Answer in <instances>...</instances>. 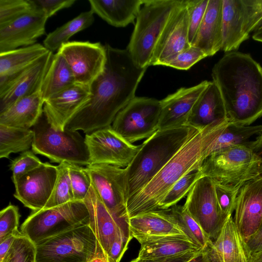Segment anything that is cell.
Returning a JSON list of instances; mask_svg holds the SVG:
<instances>
[{"instance_id": "cell-15", "label": "cell", "mask_w": 262, "mask_h": 262, "mask_svg": "<svg viewBox=\"0 0 262 262\" xmlns=\"http://www.w3.org/2000/svg\"><path fill=\"white\" fill-rule=\"evenodd\" d=\"M57 52L67 60L78 84L89 85L102 72L106 63L105 46L100 42L69 41Z\"/></svg>"}, {"instance_id": "cell-18", "label": "cell", "mask_w": 262, "mask_h": 262, "mask_svg": "<svg viewBox=\"0 0 262 262\" xmlns=\"http://www.w3.org/2000/svg\"><path fill=\"white\" fill-rule=\"evenodd\" d=\"M234 211L233 221L245 244L262 225V175L241 187Z\"/></svg>"}, {"instance_id": "cell-47", "label": "cell", "mask_w": 262, "mask_h": 262, "mask_svg": "<svg viewBox=\"0 0 262 262\" xmlns=\"http://www.w3.org/2000/svg\"><path fill=\"white\" fill-rule=\"evenodd\" d=\"M207 57L206 54L201 49L191 46L180 53L166 67L180 70H188L196 62Z\"/></svg>"}, {"instance_id": "cell-44", "label": "cell", "mask_w": 262, "mask_h": 262, "mask_svg": "<svg viewBox=\"0 0 262 262\" xmlns=\"http://www.w3.org/2000/svg\"><path fill=\"white\" fill-rule=\"evenodd\" d=\"M133 238L127 223H120L115 239L107 254L110 262H120Z\"/></svg>"}, {"instance_id": "cell-33", "label": "cell", "mask_w": 262, "mask_h": 262, "mask_svg": "<svg viewBox=\"0 0 262 262\" xmlns=\"http://www.w3.org/2000/svg\"><path fill=\"white\" fill-rule=\"evenodd\" d=\"M94 20V13L92 10L81 12L48 34L43 40V46L52 52L58 50L63 44L69 41L73 35L91 26Z\"/></svg>"}, {"instance_id": "cell-30", "label": "cell", "mask_w": 262, "mask_h": 262, "mask_svg": "<svg viewBox=\"0 0 262 262\" xmlns=\"http://www.w3.org/2000/svg\"><path fill=\"white\" fill-rule=\"evenodd\" d=\"M91 10L110 25L124 27L134 23L143 0H89Z\"/></svg>"}, {"instance_id": "cell-20", "label": "cell", "mask_w": 262, "mask_h": 262, "mask_svg": "<svg viewBox=\"0 0 262 262\" xmlns=\"http://www.w3.org/2000/svg\"><path fill=\"white\" fill-rule=\"evenodd\" d=\"M90 95L89 85L76 83L45 100L43 113L54 129L63 131Z\"/></svg>"}, {"instance_id": "cell-7", "label": "cell", "mask_w": 262, "mask_h": 262, "mask_svg": "<svg viewBox=\"0 0 262 262\" xmlns=\"http://www.w3.org/2000/svg\"><path fill=\"white\" fill-rule=\"evenodd\" d=\"M33 131L32 149L34 153L59 164L66 162L79 165L90 164L85 138L78 130L66 128L63 131L55 130L43 113L33 126Z\"/></svg>"}, {"instance_id": "cell-31", "label": "cell", "mask_w": 262, "mask_h": 262, "mask_svg": "<svg viewBox=\"0 0 262 262\" xmlns=\"http://www.w3.org/2000/svg\"><path fill=\"white\" fill-rule=\"evenodd\" d=\"M212 247L219 262H248L244 244L232 215L226 219Z\"/></svg>"}, {"instance_id": "cell-34", "label": "cell", "mask_w": 262, "mask_h": 262, "mask_svg": "<svg viewBox=\"0 0 262 262\" xmlns=\"http://www.w3.org/2000/svg\"><path fill=\"white\" fill-rule=\"evenodd\" d=\"M33 129L0 124V158H8L12 153L24 152L32 148Z\"/></svg>"}, {"instance_id": "cell-56", "label": "cell", "mask_w": 262, "mask_h": 262, "mask_svg": "<svg viewBox=\"0 0 262 262\" xmlns=\"http://www.w3.org/2000/svg\"><path fill=\"white\" fill-rule=\"evenodd\" d=\"M262 29V20H261V21L259 23V24L258 25L257 27H256L255 30H258V29Z\"/></svg>"}, {"instance_id": "cell-46", "label": "cell", "mask_w": 262, "mask_h": 262, "mask_svg": "<svg viewBox=\"0 0 262 262\" xmlns=\"http://www.w3.org/2000/svg\"><path fill=\"white\" fill-rule=\"evenodd\" d=\"M20 214L17 206L10 204L0 212V242L13 234H18Z\"/></svg>"}, {"instance_id": "cell-36", "label": "cell", "mask_w": 262, "mask_h": 262, "mask_svg": "<svg viewBox=\"0 0 262 262\" xmlns=\"http://www.w3.org/2000/svg\"><path fill=\"white\" fill-rule=\"evenodd\" d=\"M171 210L179 226L193 243L204 248L213 243L183 206L175 205Z\"/></svg>"}, {"instance_id": "cell-38", "label": "cell", "mask_w": 262, "mask_h": 262, "mask_svg": "<svg viewBox=\"0 0 262 262\" xmlns=\"http://www.w3.org/2000/svg\"><path fill=\"white\" fill-rule=\"evenodd\" d=\"M202 174L200 168L193 170L180 179L168 192L159 205V209H167L177 204L186 195Z\"/></svg>"}, {"instance_id": "cell-48", "label": "cell", "mask_w": 262, "mask_h": 262, "mask_svg": "<svg viewBox=\"0 0 262 262\" xmlns=\"http://www.w3.org/2000/svg\"><path fill=\"white\" fill-rule=\"evenodd\" d=\"M36 6L42 10L48 18L58 11L71 7L76 0H33Z\"/></svg>"}, {"instance_id": "cell-17", "label": "cell", "mask_w": 262, "mask_h": 262, "mask_svg": "<svg viewBox=\"0 0 262 262\" xmlns=\"http://www.w3.org/2000/svg\"><path fill=\"white\" fill-rule=\"evenodd\" d=\"M57 175V166L42 163L14 184V196L33 211L40 210L52 194Z\"/></svg>"}, {"instance_id": "cell-5", "label": "cell", "mask_w": 262, "mask_h": 262, "mask_svg": "<svg viewBox=\"0 0 262 262\" xmlns=\"http://www.w3.org/2000/svg\"><path fill=\"white\" fill-rule=\"evenodd\" d=\"M228 147L212 152L200 168L202 177L233 188L262 175V159L249 145Z\"/></svg>"}, {"instance_id": "cell-21", "label": "cell", "mask_w": 262, "mask_h": 262, "mask_svg": "<svg viewBox=\"0 0 262 262\" xmlns=\"http://www.w3.org/2000/svg\"><path fill=\"white\" fill-rule=\"evenodd\" d=\"M209 82L205 80L191 87L181 88L160 100L159 129L186 125L196 101Z\"/></svg>"}, {"instance_id": "cell-39", "label": "cell", "mask_w": 262, "mask_h": 262, "mask_svg": "<svg viewBox=\"0 0 262 262\" xmlns=\"http://www.w3.org/2000/svg\"><path fill=\"white\" fill-rule=\"evenodd\" d=\"M1 262H36V246L22 233L17 235Z\"/></svg>"}, {"instance_id": "cell-11", "label": "cell", "mask_w": 262, "mask_h": 262, "mask_svg": "<svg viewBox=\"0 0 262 262\" xmlns=\"http://www.w3.org/2000/svg\"><path fill=\"white\" fill-rule=\"evenodd\" d=\"M84 168L91 184L108 210L117 219L127 222L126 168L107 164H89Z\"/></svg>"}, {"instance_id": "cell-13", "label": "cell", "mask_w": 262, "mask_h": 262, "mask_svg": "<svg viewBox=\"0 0 262 262\" xmlns=\"http://www.w3.org/2000/svg\"><path fill=\"white\" fill-rule=\"evenodd\" d=\"M183 207L213 242L225 223L213 180L208 177L198 180L187 195Z\"/></svg>"}, {"instance_id": "cell-29", "label": "cell", "mask_w": 262, "mask_h": 262, "mask_svg": "<svg viewBox=\"0 0 262 262\" xmlns=\"http://www.w3.org/2000/svg\"><path fill=\"white\" fill-rule=\"evenodd\" d=\"M44 102L40 91L18 100L0 114V124L30 129L43 114Z\"/></svg>"}, {"instance_id": "cell-22", "label": "cell", "mask_w": 262, "mask_h": 262, "mask_svg": "<svg viewBox=\"0 0 262 262\" xmlns=\"http://www.w3.org/2000/svg\"><path fill=\"white\" fill-rule=\"evenodd\" d=\"M53 55L52 52L49 51L21 73L0 94V114L18 100L40 91Z\"/></svg>"}, {"instance_id": "cell-10", "label": "cell", "mask_w": 262, "mask_h": 262, "mask_svg": "<svg viewBox=\"0 0 262 262\" xmlns=\"http://www.w3.org/2000/svg\"><path fill=\"white\" fill-rule=\"evenodd\" d=\"M161 112L160 100L135 97L116 116L113 129L133 144L146 139L159 129Z\"/></svg>"}, {"instance_id": "cell-27", "label": "cell", "mask_w": 262, "mask_h": 262, "mask_svg": "<svg viewBox=\"0 0 262 262\" xmlns=\"http://www.w3.org/2000/svg\"><path fill=\"white\" fill-rule=\"evenodd\" d=\"M136 239L141 245L137 257L141 259L173 257L201 249L184 235L138 237Z\"/></svg>"}, {"instance_id": "cell-4", "label": "cell", "mask_w": 262, "mask_h": 262, "mask_svg": "<svg viewBox=\"0 0 262 262\" xmlns=\"http://www.w3.org/2000/svg\"><path fill=\"white\" fill-rule=\"evenodd\" d=\"M198 130L184 125L158 129L145 139L125 167L128 199L146 186Z\"/></svg>"}, {"instance_id": "cell-49", "label": "cell", "mask_w": 262, "mask_h": 262, "mask_svg": "<svg viewBox=\"0 0 262 262\" xmlns=\"http://www.w3.org/2000/svg\"><path fill=\"white\" fill-rule=\"evenodd\" d=\"M201 249L198 251H190L181 255L169 257L151 259H141L137 257L130 262H188L195 256Z\"/></svg>"}, {"instance_id": "cell-52", "label": "cell", "mask_w": 262, "mask_h": 262, "mask_svg": "<svg viewBox=\"0 0 262 262\" xmlns=\"http://www.w3.org/2000/svg\"><path fill=\"white\" fill-rule=\"evenodd\" d=\"M249 146L253 151L262 159V133L255 140L249 141Z\"/></svg>"}, {"instance_id": "cell-50", "label": "cell", "mask_w": 262, "mask_h": 262, "mask_svg": "<svg viewBox=\"0 0 262 262\" xmlns=\"http://www.w3.org/2000/svg\"><path fill=\"white\" fill-rule=\"evenodd\" d=\"M213 243L202 248L196 255L188 262H219L212 247Z\"/></svg>"}, {"instance_id": "cell-28", "label": "cell", "mask_w": 262, "mask_h": 262, "mask_svg": "<svg viewBox=\"0 0 262 262\" xmlns=\"http://www.w3.org/2000/svg\"><path fill=\"white\" fill-rule=\"evenodd\" d=\"M222 0H209L206 10L192 46L211 56L222 49Z\"/></svg>"}, {"instance_id": "cell-2", "label": "cell", "mask_w": 262, "mask_h": 262, "mask_svg": "<svg viewBox=\"0 0 262 262\" xmlns=\"http://www.w3.org/2000/svg\"><path fill=\"white\" fill-rule=\"evenodd\" d=\"M211 76L231 124L250 125L262 116V67L250 55L226 53Z\"/></svg>"}, {"instance_id": "cell-8", "label": "cell", "mask_w": 262, "mask_h": 262, "mask_svg": "<svg viewBox=\"0 0 262 262\" xmlns=\"http://www.w3.org/2000/svg\"><path fill=\"white\" fill-rule=\"evenodd\" d=\"M89 224V213L84 202L73 201L33 211L22 224L21 232L36 245L64 231Z\"/></svg>"}, {"instance_id": "cell-37", "label": "cell", "mask_w": 262, "mask_h": 262, "mask_svg": "<svg viewBox=\"0 0 262 262\" xmlns=\"http://www.w3.org/2000/svg\"><path fill=\"white\" fill-rule=\"evenodd\" d=\"M57 175L52 194L43 209L74 201L68 162L57 166Z\"/></svg>"}, {"instance_id": "cell-24", "label": "cell", "mask_w": 262, "mask_h": 262, "mask_svg": "<svg viewBox=\"0 0 262 262\" xmlns=\"http://www.w3.org/2000/svg\"><path fill=\"white\" fill-rule=\"evenodd\" d=\"M127 223L135 238L169 235H186L172 214L171 208L157 209L134 216L128 219Z\"/></svg>"}, {"instance_id": "cell-1", "label": "cell", "mask_w": 262, "mask_h": 262, "mask_svg": "<svg viewBox=\"0 0 262 262\" xmlns=\"http://www.w3.org/2000/svg\"><path fill=\"white\" fill-rule=\"evenodd\" d=\"M104 46V70L89 85L88 100L69 120L66 128L87 134L112 125L118 113L136 97L147 68L137 66L126 49Z\"/></svg>"}, {"instance_id": "cell-25", "label": "cell", "mask_w": 262, "mask_h": 262, "mask_svg": "<svg viewBox=\"0 0 262 262\" xmlns=\"http://www.w3.org/2000/svg\"><path fill=\"white\" fill-rule=\"evenodd\" d=\"M48 50L40 43L0 53V94Z\"/></svg>"}, {"instance_id": "cell-14", "label": "cell", "mask_w": 262, "mask_h": 262, "mask_svg": "<svg viewBox=\"0 0 262 262\" xmlns=\"http://www.w3.org/2000/svg\"><path fill=\"white\" fill-rule=\"evenodd\" d=\"M90 164H107L126 167L140 148L118 134L112 125L85 136Z\"/></svg>"}, {"instance_id": "cell-40", "label": "cell", "mask_w": 262, "mask_h": 262, "mask_svg": "<svg viewBox=\"0 0 262 262\" xmlns=\"http://www.w3.org/2000/svg\"><path fill=\"white\" fill-rule=\"evenodd\" d=\"M33 0H0V27L36 9Z\"/></svg>"}, {"instance_id": "cell-45", "label": "cell", "mask_w": 262, "mask_h": 262, "mask_svg": "<svg viewBox=\"0 0 262 262\" xmlns=\"http://www.w3.org/2000/svg\"><path fill=\"white\" fill-rule=\"evenodd\" d=\"M214 182L222 217L225 222L227 217L232 215L235 210L236 198L239 189L230 187L214 181Z\"/></svg>"}, {"instance_id": "cell-9", "label": "cell", "mask_w": 262, "mask_h": 262, "mask_svg": "<svg viewBox=\"0 0 262 262\" xmlns=\"http://www.w3.org/2000/svg\"><path fill=\"white\" fill-rule=\"evenodd\" d=\"M35 246L36 262H89L101 248L89 225L64 231Z\"/></svg>"}, {"instance_id": "cell-43", "label": "cell", "mask_w": 262, "mask_h": 262, "mask_svg": "<svg viewBox=\"0 0 262 262\" xmlns=\"http://www.w3.org/2000/svg\"><path fill=\"white\" fill-rule=\"evenodd\" d=\"M42 162L33 151L27 150L13 160L10 165L12 172V180L15 184L21 177L38 167Z\"/></svg>"}, {"instance_id": "cell-54", "label": "cell", "mask_w": 262, "mask_h": 262, "mask_svg": "<svg viewBox=\"0 0 262 262\" xmlns=\"http://www.w3.org/2000/svg\"><path fill=\"white\" fill-rule=\"evenodd\" d=\"M248 262H262V250L248 256Z\"/></svg>"}, {"instance_id": "cell-51", "label": "cell", "mask_w": 262, "mask_h": 262, "mask_svg": "<svg viewBox=\"0 0 262 262\" xmlns=\"http://www.w3.org/2000/svg\"><path fill=\"white\" fill-rule=\"evenodd\" d=\"M20 233H21V232L18 234L11 235L0 242V262L3 260V258L8 253L16 236Z\"/></svg>"}, {"instance_id": "cell-53", "label": "cell", "mask_w": 262, "mask_h": 262, "mask_svg": "<svg viewBox=\"0 0 262 262\" xmlns=\"http://www.w3.org/2000/svg\"><path fill=\"white\" fill-rule=\"evenodd\" d=\"M89 262H110V260L107 255L101 248L97 256Z\"/></svg>"}, {"instance_id": "cell-16", "label": "cell", "mask_w": 262, "mask_h": 262, "mask_svg": "<svg viewBox=\"0 0 262 262\" xmlns=\"http://www.w3.org/2000/svg\"><path fill=\"white\" fill-rule=\"evenodd\" d=\"M186 0H182L166 25L155 47L150 66L166 65L191 46Z\"/></svg>"}, {"instance_id": "cell-3", "label": "cell", "mask_w": 262, "mask_h": 262, "mask_svg": "<svg viewBox=\"0 0 262 262\" xmlns=\"http://www.w3.org/2000/svg\"><path fill=\"white\" fill-rule=\"evenodd\" d=\"M230 124L228 118L199 129L146 186L128 199L127 220L159 209L160 202L174 185L187 173L200 168L217 138Z\"/></svg>"}, {"instance_id": "cell-41", "label": "cell", "mask_w": 262, "mask_h": 262, "mask_svg": "<svg viewBox=\"0 0 262 262\" xmlns=\"http://www.w3.org/2000/svg\"><path fill=\"white\" fill-rule=\"evenodd\" d=\"M74 201H84L91 186L90 178L80 165L68 163Z\"/></svg>"}, {"instance_id": "cell-35", "label": "cell", "mask_w": 262, "mask_h": 262, "mask_svg": "<svg viewBox=\"0 0 262 262\" xmlns=\"http://www.w3.org/2000/svg\"><path fill=\"white\" fill-rule=\"evenodd\" d=\"M261 133L262 124L248 126L230 124L217 138L211 154L228 147L244 144L249 141L254 135L258 136Z\"/></svg>"}, {"instance_id": "cell-55", "label": "cell", "mask_w": 262, "mask_h": 262, "mask_svg": "<svg viewBox=\"0 0 262 262\" xmlns=\"http://www.w3.org/2000/svg\"><path fill=\"white\" fill-rule=\"evenodd\" d=\"M252 38L256 41L262 42V29L254 31V33L252 35Z\"/></svg>"}, {"instance_id": "cell-42", "label": "cell", "mask_w": 262, "mask_h": 262, "mask_svg": "<svg viewBox=\"0 0 262 262\" xmlns=\"http://www.w3.org/2000/svg\"><path fill=\"white\" fill-rule=\"evenodd\" d=\"M209 0H186L188 13V40L190 46L194 42L204 16Z\"/></svg>"}, {"instance_id": "cell-6", "label": "cell", "mask_w": 262, "mask_h": 262, "mask_svg": "<svg viewBox=\"0 0 262 262\" xmlns=\"http://www.w3.org/2000/svg\"><path fill=\"white\" fill-rule=\"evenodd\" d=\"M182 0H143L126 48L139 67L150 66L156 44L176 7Z\"/></svg>"}, {"instance_id": "cell-32", "label": "cell", "mask_w": 262, "mask_h": 262, "mask_svg": "<svg viewBox=\"0 0 262 262\" xmlns=\"http://www.w3.org/2000/svg\"><path fill=\"white\" fill-rule=\"evenodd\" d=\"M75 83V77L70 66L57 52L53 55L40 90L44 101Z\"/></svg>"}, {"instance_id": "cell-12", "label": "cell", "mask_w": 262, "mask_h": 262, "mask_svg": "<svg viewBox=\"0 0 262 262\" xmlns=\"http://www.w3.org/2000/svg\"><path fill=\"white\" fill-rule=\"evenodd\" d=\"M222 50L234 51L249 37L261 20L250 0H222Z\"/></svg>"}, {"instance_id": "cell-26", "label": "cell", "mask_w": 262, "mask_h": 262, "mask_svg": "<svg viewBox=\"0 0 262 262\" xmlns=\"http://www.w3.org/2000/svg\"><path fill=\"white\" fill-rule=\"evenodd\" d=\"M220 92L213 81H210L196 101L186 125L202 129L228 119Z\"/></svg>"}, {"instance_id": "cell-23", "label": "cell", "mask_w": 262, "mask_h": 262, "mask_svg": "<svg viewBox=\"0 0 262 262\" xmlns=\"http://www.w3.org/2000/svg\"><path fill=\"white\" fill-rule=\"evenodd\" d=\"M84 202L89 213V225L107 255L115 239L119 224L127 222L117 219L111 213L92 184Z\"/></svg>"}, {"instance_id": "cell-19", "label": "cell", "mask_w": 262, "mask_h": 262, "mask_svg": "<svg viewBox=\"0 0 262 262\" xmlns=\"http://www.w3.org/2000/svg\"><path fill=\"white\" fill-rule=\"evenodd\" d=\"M38 8L0 27V53L34 45L45 34L48 19Z\"/></svg>"}]
</instances>
